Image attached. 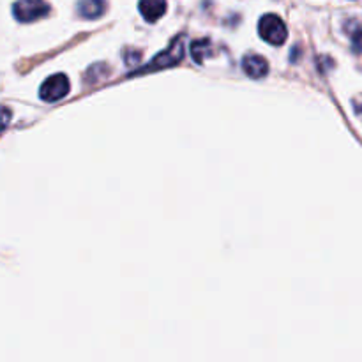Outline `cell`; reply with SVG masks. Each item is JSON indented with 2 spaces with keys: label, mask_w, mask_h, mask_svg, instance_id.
Listing matches in <instances>:
<instances>
[{
  "label": "cell",
  "mask_w": 362,
  "mask_h": 362,
  "mask_svg": "<svg viewBox=\"0 0 362 362\" xmlns=\"http://www.w3.org/2000/svg\"><path fill=\"white\" fill-rule=\"evenodd\" d=\"M258 32H260L262 39L267 41L269 45L279 46L286 41L288 37V30H286V25L283 23V20L276 14H265L264 18L258 23Z\"/></svg>",
  "instance_id": "obj_1"
},
{
  "label": "cell",
  "mask_w": 362,
  "mask_h": 362,
  "mask_svg": "<svg viewBox=\"0 0 362 362\" xmlns=\"http://www.w3.org/2000/svg\"><path fill=\"white\" fill-rule=\"evenodd\" d=\"M49 13V6L46 0H18L13 6V14L21 23L41 20Z\"/></svg>",
  "instance_id": "obj_2"
},
{
  "label": "cell",
  "mask_w": 362,
  "mask_h": 362,
  "mask_svg": "<svg viewBox=\"0 0 362 362\" xmlns=\"http://www.w3.org/2000/svg\"><path fill=\"white\" fill-rule=\"evenodd\" d=\"M67 92H69V80L66 74H53L48 80H45V83L39 88V95L46 103L59 101V99L66 98Z\"/></svg>",
  "instance_id": "obj_3"
},
{
  "label": "cell",
  "mask_w": 362,
  "mask_h": 362,
  "mask_svg": "<svg viewBox=\"0 0 362 362\" xmlns=\"http://www.w3.org/2000/svg\"><path fill=\"white\" fill-rule=\"evenodd\" d=\"M182 55H184V41L179 37L173 41V45L170 46V49L163 52L161 55L156 57L148 66H145L144 71H154V69H163V67L173 66V64H177L180 59H182Z\"/></svg>",
  "instance_id": "obj_4"
},
{
  "label": "cell",
  "mask_w": 362,
  "mask_h": 362,
  "mask_svg": "<svg viewBox=\"0 0 362 362\" xmlns=\"http://www.w3.org/2000/svg\"><path fill=\"white\" fill-rule=\"evenodd\" d=\"M243 69L251 78H264L269 71V64L260 55H247L243 60Z\"/></svg>",
  "instance_id": "obj_5"
},
{
  "label": "cell",
  "mask_w": 362,
  "mask_h": 362,
  "mask_svg": "<svg viewBox=\"0 0 362 362\" xmlns=\"http://www.w3.org/2000/svg\"><path fill=\"white\" fill-rule=\"evenodd\" d=\"M140 13L147 21H156L166 13V0H140Z\"/></svg>",
  "instance_id": "obj_6"
},
{
  "label": "cell",
  "mask_w": 362,
  "mask_h": 362,
  "mask_svg": "<svg viewBox=\"0 0 362 362\" xmlns=\"http://www.w3.org/2000/svg\"><path fill=\"white\" fill-rule=\"evenodd\" d=\"M106 11V0H81L78 4V13L87 20H95Z\"/></svg>",
  "instance_id": "obj_7"
},
{
  "label": "cell",
  "mask_w": 362,
  "mask_h": 362,
  "mask_svg": "<svg viewBox=\"0 0 362 362\" xmlns=\"http://www.w3.org/2000/svg\"><path fill=\"white\" fill-rule=\"evenodd\" d=\"M209 52H211V42H209L207 39L194 41L193 45H191V53H193V59L197 60V62H202V60H204V57L207 55Z\"/></svg>",
  "instance_id": "obj_8"
},
{
  "label": "cell",
  "mask_w": 362,
  "mask_h": 362,
  "mask_svg": "<svg viewBox=\"0 0 362 362\" xmlns=\"http://www.w3.org/2000/svg\"><path fill=\"white\" fill-rule=\"evenodd\" d=\"M350 37H352L354 49H356V52H362V27L361 25L354 23V28L350 30Z\"/></svg>",
  "instance_id": "obj_9"
},
{
  "label": "cell",
  "mask_w": 362,
  "mask_h": 362,
  "mask_svg": "<svg viewBox=\"0 0 362 362\" xmlns=\"http://www.w3.org/2000/svg\"><path fill=\"white\" fill-rule=\"evenodd\" d=\"M11 117H13L11 110L6 108V106H0V133H2L7 126H9Z\"/></svg>",
  "instance_id": "obj_10"
}]
</instances>
